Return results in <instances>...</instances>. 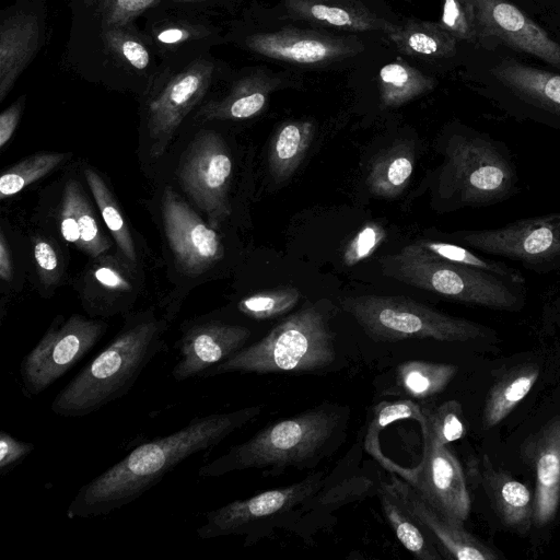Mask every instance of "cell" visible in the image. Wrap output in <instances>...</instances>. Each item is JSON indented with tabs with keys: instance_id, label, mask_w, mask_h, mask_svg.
Returning a JSON list of instances; mask_svg holds the SVG:
<instances>
[{
	"instance_id": "14",
	"label": "cell",
	"mask_w": 560,
	"mask_h": 560,
	"mask_svg": "<svg viewBox=\"0 0 560 560\" xmlns=\"http://www.w3.org/2000/svg\"><path fill=\"white\" fill-rule=\"evenodd\" d=\"M213 74V65L195 60L173 75L148 105L150 153L160 158L189 112L202 100Z\"/></svg>"
},
{
	"instance_id": "42",
	"label": "cell",
	"mask_w": 560,
	"mask_h": 560,
	"mask_svg": "<svg viewBox=\"0 0 560 560\" xmlns=\"http://www.w3.org/2000/svg\"><path fill=\"white\" fill-rule=\"evenodd\" d=\"M35 445L15 439L4 430L0 431V475L5 476L18 467L33 451Z\"/></svg>"
},
{
	"instance_id": "24",
	"label": "cell",
	"mask_w": 560,
	"mask_h": 560,
	"mask_svg": "<svg viewBox=\"0 0 560 560\" xmlns=\"http://www.w3.org/2000/svg\"><path fill=\"white\" fill-rule=\"evenodd\" d=\"M380 501L396 537L416 559H442L428 532L387 485L380 490Z\"/></svg>"
},
{
	"instance_id": "48",
	"label": "cell",
	"mask_w": 560,
	"mask_h": 560,
	"mask_svg": "<svg viewBox=\"0 0 560 560\" xmlns=\"http://www.w3.org/2000/svg\"><path fill=\"white\" fill-rule=\"evenodd\" d=\"M0 277L4 282H10L13 278L11 250L3 231L0 233Z\"/></svg>"
},
{
	"instance_id": "28",
	"label": "cell",
	"mask_w": 560,
	"mask_h": 560,
	"mask_svg": "<svg viewBox=\"0 0 560 560\" xmlns=\"http://www.w3.org/2000/svg\"><path fill=\"white\" fill-rule=\"evenodd\" d=\"M248 45L262 55L300 63L318 62L336 51L327 42L288 34L256 35L248 40Z\"/></svg>"
},
{
	"instance_id": "43",
	"label": "cell",
	"mask_w": 560,
	"mask_h": 560,
	"mask_svg": "<svg viewBox=\"0 0 560 560\" xmlns=\"http://www.w3.org/2000/svg\"><path fill=\"white\" fill-rule=\"evenodd\" d=\"M33 255L43 285L54 284L60 273L59 258L55 247L45 238L33 242Z\"/></svg>"
},
{
	"instance_id": "44",
	"label": "cell",
	"mask_w": 560,
	"mask_h": 560,
	"mask_svg": "<svg viewBox=\"0 0 560 560\" xmlns=\"http://www.w3.org/2000/svg\"><path fill=\"white\" fill-rule=\"evenodd\" d=\"M310 14L317 21L334 26H354V18L346 10L326 4H313L308 9Z\"/></svg>"
},
{
	"instance_id": "26",
	"label": "cell",
	"mask_w": 560,
	"mask_h": 560,
	"mask_svg": "<svg viewBox=\"0 0 560 560\" xmlns=\"http://www.w3.org/2000/svg\"><path fill=\"white\" fill-rule=\"evenodd\" d=\"M539 375L536 365L514 368L495 381L486 400L482 421L486 428L500 423L535 385Z\"/></svg>"
},
{
	"instance_id": "35",
	"label": "cell",
	"mask_w": 560,
	"mask_h": 560,
	"mask_svg": "<svg viewBox=\"0 0 560 560\" xmlns=\"http://www.w3.org/2000/svg\"><path fill=\"white\" fill-rule=\"evenodd\" d=\"M265 104L262 92L238 89L220 102L205 105L198 116L205 120L246 119L257 115Z\"/></svg>"
},
{
	"instance_id": "40",
	"label": "cell",
	"mask_w": 560,
	"mask_h": 560,
	"mask_svg": "<svg viewBox=\"0 0 560 560\" xmlns=\"http://www.w3.org/2000/svg\"><path fill=\"white\" fill-rule=\"evenodd\" d=\"M386 235L382 224L374 221L365 223L346 246L343 264L351 267L370 257L382 245Z\"/></svg>"
},
{
	"instance_id": "38",
	"label": "cell",
	"mask_w": 560,
	"mask_h": 560,
	"mask_svg": "<svg viewBox=\"0 0 560 560\" xmlns=\"http://www.w3.org/2000/svg\"><path fill=\"white\" fill-rule=\"evenodd\" d=\"M405 46L415 54L446 56L454 51L455 37L443 27L420 26V30L408 33Z\"/></svg>"
},
{
	"instance_id": "46",
	"label": "cell",
	"mask_w": 560,
	"mask_h": 560,
	"mask_svg": "<svg viewBox=\"0 0 560 560\" xmlns=\"http://www.w3.org/2000/svg\"><path fill=\"white\" fill-rule=\"evenodd\" d=\"M24 97L14 102L10 107L4 109L0 115V148L3 149L13 136L24 104Z\"/></svg>"
},
{
	"instance_id": "1",
	"label": "cell",
	"mask_w": 560,
	"mask_h": 560,
	"mask_svg": "<svg viewBox=\"0 0 560 560\" xmlns=\"http://www.w3.org/2000/svg\"><path fill=\"white\" fill-rule=\"evenodd\" d=\"M261 408L250 406L195 417L177 431L138 445L78 490L67 508V517H100L136 501L185 459L215 447L253 421Z\"/></svg>"
},
{
	"instance_id": "29",
	"label": "cell",
	"mask_w": 560,
	"mask_h": 560,
	"mask_svg": "<svg viewBox=\"0 0 560 560\" xmlns=\"http://www.w3.org/2000/svg\"><path fill=\"white\" fill-rule=\"evenodd\" d=\"M84 177L95 199L100 213L107 229L124 256L136 262L137 254L130 230L103 178L90 166L83 170Z\"/></svg>"
},
{
	"instance_id": "34",
	"label": "cell",
	"mask_w": 560,
	"mask_h": 560,
	"mask_svg": "<svg viewBox=\"0 0 560 560\" xmlns=\"http://www.w3.org/2000/svg\"><path fill=\"white\" fill-rule=\"evenodd\" d=\"M424 422L420 425L438 444L447 445L466 434V423L462 405L447 400L433 409H423Z\"/></svg>"
},
{
	"instance_id": "21",
	"label": "cell",
	"mask_w": 560,
	"mask_h": 560,
	"mask_svg": "<svg viewBox=\"0 0 560 560\" xmlns=\"http://www.w3.org/2000/svg\"><path fill=\"white\" fill-rule=\"evenodd\" d=\"M81 188V185L72 178L65 185L59 220L60 231L65 241L96 258L108 250L110 243L103 235Z\"/></svg>"
},
{
	"instance_id": "47",
	"label": "cell",
	"mask_w": 560,
	"mask_h": 560,
	"mask_svg": "<svg viewBox=\"0 0 560 560\" xmlns=\"http://www.w3.org/2000/svg\"><path fill=\"white\" fill-rule=\"evenodd\" d=\"M194 33L189 26L167 25L162 27L156 34L155 39L164 46L182 45L192 37Z\"/></svg>"
},
{
	"instance_id": "32",
	"label": "cell",
	"mask_w": 560,
	"mask_h": 560,
	"mask_svg": "<svg viewBox=\"0 0 560 560\" xmlns=\"http://www.w3.org/2000/svg\"><path fill=\"white\" fill-rule=\"evenodd\" d=\"M382 97L386 105L397 106L431 88L429 80L400 63H388L380 70Z\"/></svg>"
},
{
	"instance_id": "5",
	"label": "cell",
	"mask_w": 560,
	"mask_h": 560,
	"mask_svg": "<svg viewBox=\"0 0 560 560\" xmlns=\"http://www.w3.org/2000/svg\"><path fill=\"white\" fill-rule=\"evenodd\" d=\"M335 335L324 311L307 305L289 315L260 340L243 347L202 377L225 373H316L336 361Z\"/></svg>"
},
{
	"instance_id": "33",
	"label": "cell",
	"mask_w": 560,
	"mask_h": 560,
	"mask_svg": "<svg viewBox=\"0 0 560 560\" xmlns=\"http://www.w3.org/2000/svg\"><path fill=\"white\" fill-rule=\"evenodd\" d=\"M300 299L301 292L296 288L281 287L247 295L237 303V308L249 318L264 320L288 313Z\"/></svg>"
},
{
	"instance_id": "13",
	"label": "cell",
	"mask_w": 560,
	"mask_h": 560,
	"mask_svg": "<svg viewBox=\"0 0 560 560\" xmlns=\"http://www.w3.org/2000/svg\"><path fill=\"white\" fill-rule=\"evenodd\" d=\"M165 235L177 267L188 276H199L224 256L220 236L171 187L162 195Z\"/></svg>"
},
{
	"instance_id": "36",
	"label": "cell",
	"mask_w": 560,
	"mask_h": 560,
	"mask_svg": "<svg viewBox=\"0 0 560 560\" xmlns=\"http://www.w3.org/2000/svg\"><path fill=\"white\" fill-rule=\"evenodd\" d=\"M407 419L417 420L421 425L424 422L423 409L408 399L378 404L368 428L365 444L377 441L380 432L390 423Z\"/></svg>"
},
{
	"instance_id": "49",
	"label": "cell",
	"mask_w": 560,
	"mask_h": 560,
	"mask_svg": "<svg viewBox=\"0 0 560 560\" xmlns=\"http://www.w3.org/2000/svg\"><path fill=\"white\" fill-rule=\"evenodd\" d=\"M174 2L187 3V2H199L205 0H173Z\"/></svg>"
},
{
	"instance_id": "41",
	"label": "cell",
	"mask_w": 560,
	"mask_h": 560,
	"mask_svg": "<svg viewBox=\"0 0 560 560\" xmlns=\"http://www.w3.org/2000/svg\"><path fill=\"white\" fill-rule=\"evenodd\" d=\"M161 0H103L102 12L105 26H126L139 14Z\"/></svg>"
},
{
	"instance_id": "7",
	"label": "cell",
	"mask_w": 560,
	"mask_h": 560,
	"mask_svg": "<svg viewBox=\"0 0 560 560\" xmlns=\"http://www.w3.org/2000/svg\"><path fill=\"white\" fill-rule=\"evenodd\" d=\"M341 306L371 339L378 342L428 338L467 342L491 335L482 325L450 316L404 296H349L341 301Z\"/></svg>"
},
{
	"instance_id": "16",
	"label": "cell",
	"mask_w": 560,
	"mask_h": 560,
	"mask_svg": "<svg viewBox=\"0 0 560 560\" xmlns=\"http://www.w3.org/2000/svg\"><path fill=\"white\" fill-rule=\"evenodd\" d=\"M478 35L497 37L514 49L560 68V44L508 0H467Z\"/></svg>"
},
{
	"instance_id": "39",
	"label": "cell",
	"mask_w": 560,
	"mask_h": 560,
	"mask_svg": "<svg viewBox=\"0 0 560 560\" xmlns=\"http://www.w3.org/2000/svg\"><path fill=\"white\" fill-rule=\"evenodd\" d=\"M442 24L454 37L469 42L478 37L474 10L467 0H444Z\"/></svg>"
},
{
	"instance_id": "12",
	"label": "cell",
	"mask_w": 560,
	"mask_h": 560,
	"mask_svg": "<svg viewBox=\"0 0 560 560\" xmlns=\"http://www.w3.org/2000/svg\"><path fill=\"white\" fill-rule=\"evenodd\" d=\"M388 469L409 482L421 498L448 521L463 525L470 512V497L462 466L446 445L423 434L418 467L405 469L392 462Z\"/></svg>"
},
{
	"instance_id": "3",
	"label": "cell",
	"mask_w": 560,
	"mask_h": 560,
	"mask_svg": "<svg viewBox=\"0 0 560 560\" xmlns=\"http://www.w3.org/2000/svg\"><path fill=\"white\" fill-rule=\"evenodd\" d=\"M348 410L323 404L269 424L247 441L201 466V477H219L252 468L313 467L342 436Z\"/></svg>"
},
{
	"instance_id": "11",
	"label": "cell",
	"mask_w": 560,
	"mask_h": 560,
	"mask_svg": "<svg viewBox=\"0 0 560 560\" xmlns=\"http://www.w3.org/2000/svg\"><path fill=\"white\" fill-rule=\"evenodd\" d=\"M323 485V471L281 488L270 489L245 500H235L205 514V522L196 529L201 539L245 535L249 542L258 526L281 515L313 497Z\"/></svg>"
},
{
	"instance_id": "19",
	"label": "cell",
	"mask_w": 560,
	"mask_h": 560,
	"mask_svg": "<svg viewBox=\"0 0 560 560\" xmlns=\"http://www.w3.org/2000/svg\"><path fill=\"white\" fill-rule=\"evenodd\" d=\"M387 486L452 558L458 560L498 558L492 549L465 530L463 525L448 521L432 509L405 479H398L393 475L392 482Z\"/></svg>"
},
{
	"instance_id": "25",
	"label": "cell",
	"mask_w": 560,
	"mask_h": 560,
	"mask_svg": "<svg viewBox=\"0 0 560 560\" xmlns=\"http://www.w3.org/2000/svg\"><path fill=\"white\" fill-rule=\"evenodd\" d=\"M314 127L310 121H291L282 125L271 140L268 165L276 182L291 177L302 163L313 139Z\"/></svg>"
},
{
	"instance_id": "27",
	"label": "cell",
	"mask_w": 560,
	"mask_h": 560,
	"mask_svg": "<svg viewBox=\"0 0 560 560\" xmlns=\"http://www.w3.org/2000/svg\"><path fill=\"white\" fill-rule=\"evenodd\" d=\"M457 366L422 360H409L396 369L399 393L415 399H427L440 394L457 373Z\"/></svg>"
},
{
	"instance_id": "37",
	"label": "cell",
	"mask_w": 560,
	"mask_h": 560,
	"mask_svg": "<svg viewBox=\"0 0 560 560\" xmlns=\"http://www.w3.org/2000/svg\"><path fill=\"white\" fill-rule=\"evenodd\" d=\"M107 27L106 40L112 50L124 62L137 70H144L151 61L150 50L140 38L124 28Z\"/></svg>"
},
{
	"instance_id": "10",
	"label": "cell",
	"mask_w": 560,
	"mask_h": 560,
	"mask_svg": "<svg viewBox=\"0 0 560 560\" xmlns=\"http://www.w3.org/2000/svg\"><path fill=\"white\" fill-rule=\"evenodd\" d=\"M231 176L232 160L223 138L214 131L198 132L180 156L177 177L214 230L231 214Z\"/></svg>"
},
{
	"instance_id": "30",
	"label": "cell",
	"mask_w": 560,
	"mask_h": 560,
	"mask_svg": "<svg viewBox=\"0 0 560 560\" xmlns=\"http://www.w3.org/2000/svg\"><path fill=\"white\" fill-rule=\"evenodd\" d=\"M417 243L430 254L450 262L480 269L502 277L516 284L524 285L523 273L504 262L483 258L472 252L469 247L457 243L420 240Z\"/></svg>"
},
{
	"instance_id": "22",
	"label": "cell",
	"mask_w": 560,
	"mask_h": 560,
	"mask_svg": "<svg viewBox=\"0 0 560 560\" xmlns=\"http://www.w3.org/2000/svg\"><path fill=\"white\" fill-rule=\"evenodd\" d=\"M483 488L503 523L527 530L533 521L534 499L528 488L506 472L497 470L487 457L480 470Z\"/></svg>"
},
{
	"instance_id": "17",
	"label": "cell",
	"mask_w": 560,
	"mask_h": 560,
	"mask_svg": "<svg viewBox=\"0 0 560 560\" xmlns=\"http://www.w3.org/2000/svg\"><path fill=\"white\" fill-rule=\"evenodd\" d=\"M494 77L523 108L524 116L560 130V75L517 62H504Z\"/></svg>"
},
{
	"instance_id": "20",
	"label": "cell",
	"mask_w": 560,
	"mask_h": 560,
	"mask_svg": "<svg viewBox=\"0 0 560 560\" xmlns=\"http://www.w3.org/2000/svg\"><path fill=\"white\" fill-rule=\"evenodd\" d=\"M39 42L36 16L16 13L0 25V101L12 90L16 79L32 60Z\"/></svg>"
},
{
	"instance_id": "4",
	"label": "cell",
	"mask_w": 560,
	"mask_h": 560,
	"mask_svg": "<svg viewBox=\"0 0 560 560\" xmlns=\"http://www.w3.org/2000/svg\"><path fill=\"white\" fill-rule=\"evenodd\" d=\"M438 196L447 208L500 203L518 190L516 165L505 143L474 129L453 132L444 141Z\"/></svg>"
},
{
	"instance_id": "45",
	"label": "cell",
	"mask_w": 560,
	"mask_h": 560,
	"mask_svg": "<svg viewBox=\"0 0 560 560\" xmlns=\"http://www.w3.org/2000/svg\"><path fill=\"white\" fill-rule=\"evenodd\" d=\"M94 279L104 288L114 292H124L130 290L128 279L119 269L109 265L100 266L94 270Z\"/></svg>"
},
{
	"instance_id": "23",
	"label": "cell",
	"mask_w": 560,
	"mask_h": 560,
	"mask_svg": "<svg viewBox=\"0 0 560 560\" xmlns=\"http://www.w3.org/2000/svg\"><path fill=\"white\" fill-rule=\"evenodd\" d=\"M413 168V148L407 142H396L374 160L366 185L374 196L395 198L408 186Z\"/></svg>"
},
{
	"instance_id": "9",
	"label": "cell",
	"mask_w": 560,
	"mask_h": 560,
	"mask_svg": "<svg viewBox=\"0 0 560 560\" xmlns=\"http://www.w3.org/2000/svg\"><path fill=\"white\" fill-rule=\"evenodd\" d=\"M447 235L470 249L522 262L540 273L560 266V212Z\"/></svg>"
},
{
	"instance_id": "2",
	"label": "cell",
	"mask_w": 560,
	"mask_h": 560,
	"mask_svg": "<svg viewBox=\"0 0 560 560\" xmlns=\"http://www.w3.org/2000/svg\"><path fill=\"white\" fill-rule=\"evenodd\" d=\"M165 331L166 323L151 313L129 318L56 395L51 411L66 418L85 417L126 396L162 350Z\"/></svg>"
},
{
	"instance_id": "18",
	"label": "cell",
	"mask_w": 560,
	"mask_h": 560,
	"mask_svg": "<svg viewBox=\"0 0 560 560\" xmlns=\"http://www.w3.org/2000/svg\"><path fill=\"white\" fill-rule=\"evenodd\" d=\"M524 450L536 477L533 521L542 526L553 520L560 504V416L536 432Z\"/></svg>"
},
{
	"instance_id": "8",
	"label": "cell",
	"mask_w": 560,
	"mask_h": 560,
	"mask_svg": "<svg viewBox=\"0 0 560 560\" xmlns=\"http://www.w3.org/2000/svg\"><path fill=\"white\" fill-rule=\"evenodd\" d=\"M107 324L73 314L57 316L20 364L22 392L33 398L50 387L101 340Z\"/></svg>"
},
{
	"instance_id": "31",
	"label": "cell",
	"mask_w": 560,
	"mask_h": 560,
	"mask_svg": "<svg viewBox=\"0 0 560 560\" xmlns=\"http://www.w3.org/2000/svg\"><path fill=\"white\" fill-rule=\"evenodd\" d=\"M67 158L61 152H39L9 167L0 177V198L11 197L40 179Z\"/></svg>"
},
{
	"instance_id": "15",
	"label": "cell",
	"mask_w": 560,
	"mask_h": 560,
	"mask_svg": "<svg viewBox=\"0 0 560 560\" xmlns=\"http://www.w3.org/2000/svg\"><path fill=\"white\" fill-rule=\"evenodd\" d=\"M252 331L244 325L219 318H201L183 325L176 342L177 361L172 369L176 382L202 377L246 346Z\"/></svg>"
},
{
	"instance_id": "6",
	"label": "cell",
	"mask_w": 560,
	"mask_h": 560,
	"mask_svg": "<svg viewBox=\"0 0 560 560\" xmlns=\"http://www.w3.org/2000/svg\"><path fill=\"white\" fill-rule=\"evenodd\" d=\"M381 266L393 279L465 304L516 312L525 302L524 285L441 259L417 242L384 256Z\"/></svg>"
}]
</instances>
